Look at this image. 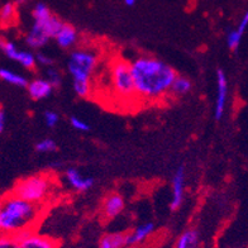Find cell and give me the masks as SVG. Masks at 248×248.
<instances>
[{
  "label": "cell",
  "mask_w": 248,
  "mask_h": 248,
  "mask_svg": "<svg viewBox=\"0 0 248 248\" xmlns=\"http://www.w3.org/2000/svg\"><path fill=\"white\" fill-rule=\"evenodd\" d=\"M14 237L19 242V248H57L55 239L36 233L33 229H27Z\"/></svg>",
  "instance_id": "ba28073f"
},
{
  "label": "cell",
  "mask_w": 248,
  "mask_h": 248,
  "mask_svg": "<svg viewBox=\"0 0 248 248\" xmlns=\"http://www.w3.org/2000/svg\"><path fill=\"white\" fill-rule=\"evenodd\" d=\"M65 177L72 189L78 191V193L88 191L89 189H92L93 185H94L95 183V180L93 179V177H84L81 173L78 172L76 169H74V167H70V169L66 170Z\"/></svg>",
  "instance_id": "7c38bea8"
},
{
  "label": "cell",
  "mask_w": 248,
  "mask_h": 248,
  "mask_svg": "<svg viewBox=\"0 0 248 248\" xmlns=\"http://www.w3.org/2000/svg\"><path fill=\"white\" fill-rule=\"evenodd\" d=\"M46 75H47V80H48L51 84L53 85V88H57L61 84V75H60V72L57 71L53 67H48L46 70Z\"/></svg>",
  "instance_id": "d4e9b609"
},
{
  "label": "cell",
  "mask_w": 248,
  "mask_h": 248,
  "mask_svg": "<svg viewBox=\"0 0 248 248\" xmlns=\"http://www.w3.org/2000/svg\"><path fill=\"white\" fill-rule=\"evenodd\" d=\"M242 37L238 32L235 30L231 31V32L228 33V36H227V45H228V47L232 51H235V49H238L239 45H241V41H242Z\"/></svg>",
  "instance_id": "603a6c76"
},
{
  "label": "cell",
  "mask_w": 248,
  "mask_h": 248,
  "mask_svg": "<svg viewBox=\"0 0 248 248\" xmlns=\"http://www.w3.org/2000/svg\"><path fill=\"white\" fill-rule=\"evenodd\" d=\"M39 216V205L14 194H8L0 205V231L3 235H16L32 229Z\"/></svg>",
  "instance_id": "7a4b0ae2"
},
{
  "label": "cell",
  "mask_w": 248,
  "mask_h": 248,
  "mask_svg": "<svg viewBox=\"0 0 248 248\" xmlns=\"http://www.w3.org/2000/svg\"><path fill=\"white\" fill-rule=\"evenodd\" d=\"M184 185H185V169L179 166L172 179V199H171V210L179 209L184 200Z\"/></svg>",
  "instance_id": "8fae6325"
},
{
  "label": "cell",
  "mask_w": 248,
  "mask_h": 248,
  "mask_svg": "<svg viewBox=\"0 0 248 248\" xmlns=\"http://www.w3.org/2000/svg\"><path fill=\"white\" fill-rule=\"evenodd\" d=\"M36 60H37V63L42 66H47V67H51L53 65V60L49 57V56L45 55V53H37L36 55Z\"/></svg>",
  "instance_id": "83f0119b"
},
{
  "label": "cell",
  "mask_w": 248,
  "mask_h": 248,
  "mask_svg": "<svg viewBox=\"0 0 248 248\" xmlns=\"http://www.w3.org/2000/svg\"><path fill=\"white\" fill-rule=\"evenodd\" d=\"M0 248H19V242L14 235H3L0 239Z\"/></svg>",
  "instance_id": "4316f807"
},
{
  "label": "cell",
  "mask_w": 248,
  "mask_h": 248,
  "mask_svg": "<svg viewBox=\"0 0 248 248\" xmlns=\"http://www.w3.org/2000/svg\"><path fill=\"white\" fill-rule=\"evenodd\" d=\"M191 90V82L189 78H184V76H176L175 81H173L172 86H171L170 93L173 95H184Z\"/></svg>",
  "instance_id": "44dd1931"
},
{
  "label": "cell",
  "mask_w": 248,
  "mask_h": 248,
  "mask_svg": "<svg viewBox=\"0 0 248 248\" xmlns=\"http://www.w3.org/2000/svg\"><path fill=\"white\" fill-rule=\"evenodd\" d=\"M70 124H71V127L74 129H76L78 132H88L90 129V125L85 121H82V119H80L78 117H75V115L70 117Z\"/></svg>",
  "instance_id": "cb8c5ba5"
},
{
  "label": "cell",
  "mask_w": 248,
  "mask_h": 248,
  "mask_svg": "<svg viewBox=\"0 0 248 248\" xmlns=\"http://www.w3.org/2000/svg\"><path fill=\"white\" fill-rule=\"evenodd\" d=\"M32 16L34 19L33 26L38 27L39 30H42L49 38H56V36L61 31L62 26L65 24L59 16H56L55 14L51 13L48 7L43 3H38L34 7L32 12Z\"/></svg>",
  "instance_id": "8992f818"
},
{
  "label": "cell",
  "mask_w": 248,
  "mask_h": 248,
  "mask_svg": "<svg viewBox=\"0 0 248 248\" xmlns=\"http://www.w3.org/2000/svg\"><path fill=\"white\" fill-rule=\"evenodd\" d=\"M98 65V55L89 49H75L70 55L67 71L72 78L74 92L80 98L92 94V75Z\"/></svg>",
  "instance_id": "3957f363"
},
{
  "label": "cell",
  "mask_w": 248,
  "mask_h": 248,
  "mask_svg": "<svg viewBox=\"0 0 248 248\" xmlns=\"http://www.w3.org/2000/svg\"><path fill=\"white\" fill-rule=\"evenodd\" d=\"M43 121L48 128H53L59 123V114L53 110H46L43 114Z\"/></svg>",
  "instance_id": "484cf974"
},
{
  "label": "cell",
  "mask_w": 248,
  "mask_h": 248,
  "mask_svg": "<svg viewBox=\"0 0 248 248\" xmlns=\"http://www.w3.org/2000/svg\"><path fill=\"white\" fill-rule=\"evenodd\" d=\"M127 245V233H108L99 241L98 248H124Z\"/></svg>",
  "instance_id": "2e32d148"
},
{
  "label": "cell",
  "mask_w": 248,
  "mask_h": 248,
  "mask_svg": "<svg viewBox=\"0 0 248 248\" xmlns=\"http://www.w3.org/2000/svg\"><path fill=\"white\" fill-rule=\"evenodd\" d=\"M199 242V232L196 229H187L180 235L176 248H195Z\"/></svg>",
  "instance_id": "ffe728a7"
},
{
  "label": "cell",
  "mask_w": 248,
  "mask_h": 248,
  "mask_svg": "<svg viewBox=\"0 0 248 248\" xmlns=\"http://www.w3.org/2000/svg\"><path fill=\"white\" fill-rule=\"evenodd\" d=\"M1 51L8 59L16 61L18 63L23 66L24 69L27 70H34L37 66V60L36 56L33 53L28 52V51H22L14 45L12 41H7V39H1L0 43Z\"/></svg>",
  "instance_id": "52a82bcc"
},
{
  "label": "cell",
  "mask_w": 248,
  "mask_h": 248,
  "mask_svg": "<svg viewBox=\"0 0 248 248\" xmlns=\"http://www.w3.org/2000/svg\"><path fill=\"white\" fill-rule=\"evenodd\" d=\"M49 37L38 27L32 26L31 31L26 36V43L31 48H41L49 41Z\"/></svg>",
  "instance_id": "e0dca14e"
},
{
  "label": "cell",
  "mask_w": 248,
  "mask_h": 248,
  "mask_svg": "<svg viewBox=\"0 0 248 248\" xmlns=\"http://www.w3.org/2000/svg\"><path fill=\"white\" fill-rule=\"evenodd\" d=\"M155 231V224L152 222L140 224L136 229H133L131 233H127V245L134 246L138 243H142L143 241L150 237Z\"/></svg>",
  "instance_id": "5bb4252c"
},
{
  "label": "cell",
  "mask_w": 248,
  "mask_h": 248,
  "mask_svg": "<svg viewBox=\"0 0 248 248\" xmlns=\"http://www.w3.org/2000/svg\"><path fill=\"white\" fill-rule=\"evenodd\" d=\"M124 206H125V202H124L123 196L118 193H111L105 196L103 205H101V213L104 218L113 219L123 212Z\"/></svg>",
  "instance_id": "30bf717a"
},
{
  "label": "cell",
  "mask_w": 248,
  "mask_h": 248,
  "mask_svg": "<svg viewBox=\"0 0 248 248\" xmlns=\"http://www.w3.org/2000/svg\"><path fill=\"white\" fill-rule=\"evenodd\" d=\"M56 42L61 48H70L76 43L78 41V32L71 24L65 23L62 26L61 31L59 32V34L56 36Z\"/></svg>",
  "instance_id": "9a60e30c"
},
{
  "label": "cell",
  "mask_w": 248,
  "mask_h": 248,
  "mask_svg": "<svg viewBox=\"0 0 248 248\" xmlns=\"http://www.w3.org/2000/svg\"><path fill=\"white\" fill-rule=\"evenodd\" d=\"M56 148H57L56 142L51 138H45V140L37 142L36 144V151L39 154H49V152L56 151Z\"/></svg>",
  "instance_id": "7402d4cb"
},
{
  "label": "cell",
  "mask_w": 248,
  "mask_h": 248,
  "mask_svg": "<svg viewBox=\"0 0 248 248\" xmlns=\"http://www.w3.org/2000/svg\"><path fill=\"white\" fill-rule=\"evenodd\" d=\"M27 92L33 100H43L53 92V85L47 78H34L27 86Z\"/></svg>",
  "instance_id": "4fadbf2b"
},
{
  "label": "cell",
  "mask_w": 248,
  "mask_h": 248,
  "mask_svg": "<svg viewBox=\"0 0 248 248\" xmlns=\"http://www.w3.org/2000/svg\"><path fill=\"white\" fill-rule=\"evenodd\" d=\"M247 28H248V10L243 14V16H242V19L239 20V23L238 26H237V28H235V31H237L241 36H243Z\"/></svg>",
  "instance_id": "f1b7e54d"
},
{
  "label": "cell",
  "mask_w": 248,
  "mask_h": 248,
  "mask_svg": "<svg viewBox=\"0 0 248 248\" xmlns=\"http://www.w3.org/2000/svg\"><path fill=\"white\" fill-rule=\"evenodd\" d=\"M131 70L137 98L144 103H154L165 98L177 76L175 70L166 62L150 55L134 59L131 62Z\"/></svg>",
  "instance_id": "6da1fadb"
},
{
  "label": "cell",
  "mask_w": 248,
  "mask_h": 248,
  "mask_svg": "<svg viewBox=\"0 0 248 248\" xmlns=\"http://www.w3.org/2000/svg\"><path fill=\"white\" fill-rule=\"evenodd\" d=\"M228 99V80L223 70L217 71V98L214 107V117L217 121H220L224 115L225 104Z\"/></svg>",
  "instance_id": "9c48e42d"
},
{
  "label": "cell",
  "mask_w": 248,
  "mask_h": 248,
  "mask_svg": "<svg viewBox=\"0 0 248 248\" xmlns=\"http://www.w3.org/2000/svg\"><path fill=\"white\" fill-rule=\"evenodd\" d=\"M136 1H137V0H124V4L128 5V7H132V5L136 4Z\"/></svg>",
  "instance_id": "4dcf8cb0"
},
{
  "label": "cell",
  "mask_w": 248,
  "mask_h": 248,
  "mask_svg": "<svg viewBox=\"0 0 248 248\" xmlns=\"http://www.w3.org/2000/svg\"><path fill=\"white\" fill-rule=\"evenodd\" d=\"M16 20V4L7 1L0 9V22L3 27L13 26Z\"/></svg>",
  "instance_id": "d6986e66"
},
{
  "label": "cell",
  "mask_w": 248,
  "mask_h": 248,
  "mask_svg": "<svg viewBox=\"0 0 248 248\" xmlns=\"http://www.w3.org/2000/svg\"><path fill=\"white\" fill-rule=\"evenodd\" d=\"M5 121H7L5 113H4V110H0V132H3L4 128H5Z\"/></svg>",
  "instance_id": "f546056e"
},
{
  "label": "cell",
  "mask_w": 248,
  "mask_h": 248,
  "mask_svg": "<svg viewBox=\"0 0 248 248\" xmlns=\"http://www.w3.org/2000/svg\"><path fill=\"white\" fill-rule=\"evenodd\" d=\"M28 0H14V3L16 4V5H22V4L27 3Z\"/></svg>",
  "instance_id": "1f68e13d"
},
{
  "label": "cell",
  "mask_w": 248,
  "mask_h": 248,
  "mask_svg": "<svg viewBox=\"0 0 248 248\" xmlns=\"http://www.w3.org/2000/svg\"><path fill=\"white\" fill-rule=\"evenodd\" d=\"M109 82L115 96L122 100L129 101L138 99L132 75L131 62L125 60H115L110 65Z\"/></svg>",
  "instance_id": "5b68a950"
},
{
  "label": "cell",
  "mask_w": 248,
  "mask_h": 248,
  "mask_svg": "<svg viewBox=\"0 0 248 248\" xmlns=\"http://www.w3.org/2000/svg\"><path fill=\"white\" fill-rule=\"evenodd\" d=\"M0 78L3 81L10 84V85L18 86V88H27L28 84H30L24 76L19 75V74H16V72L12 71L9 69H5V67L0 69Z\"/></svg>",
  "instance_id": "ac0fdd59"
},
{
  "label": "cell",
  "mask_w": 248,
  "mask_h": 248,
  "mask_svg": "<svg viewBox=\"0 0 248 248\" xmlns=\"http://www.w3.org/2000/svg\"><path fill=\"white\" fill-rule=\"evenodd\" d=\"M53 187L55 186H53L52 177L45 173H38L19 180L14 185L12 194L32 204L41 205L51 195Z\"/></svg>",
  "instance_id": "277c9868"
}]
</instances>
